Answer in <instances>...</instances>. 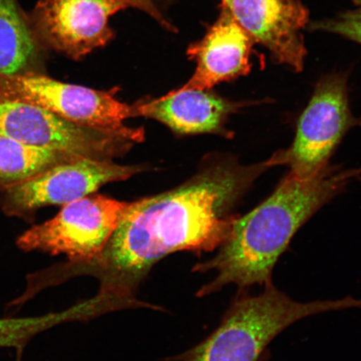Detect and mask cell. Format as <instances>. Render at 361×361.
Returning a JSON list of instances; mask_svg holds the SVG:
<instances>
[{"label":"cell","mask_w":361,"mask_h":361,"mask_svg":"<svg viewBox=\"0 0 361 361\" xmlns=\"http://www.w3.org/2000/svg\"><path fill=\"white\" fill-rule=\"evenodd\" d=\"M275 165L273 157L248 166L223 162L178 188L130 202L101 258L88 267L100 272L102 288L132 295L135 284L166 255L214 251L229 235L234 204Z\"/></svg>","instance_id":"6da1fadb"},{"label":"cell","mask_w":361,"mask_h":361,"mask_svg":"<svg viewBox=\"0 0 361 361\" xmlns=\"http://www.w3.org/2000/svg\"><path fill=\"white\" fill-rule=\"evenodd\" d=\"M360 176L361 169L328 165L306 178L288 173L267 200L246 215L236 216L214 258L194 266V272L213 270L216 274L197 296L209 295L230 284L245 290L256 284L272 283L275 264L298 230Z\"/></svg>","instance_id":"7a4b0ae2"},{"label":"cell","mask_w":361,"mask_h":361,"mask_svg":"<svg viewBox=\"0 0 361 361\" xmlns=\"http://www.w3.org/2000/svg\"><path fill=\"white\" fill-rule=\"evenodd\" d=\"M252 296L239 293L214 333L175 361H259L270 342L291 324L310 316L361 308V300L345 297L337 300L301 303L279 290L272 283Z\"/></svg>","instance_id":"3957f363"},{"label":"cell","mask_w":361,"mask_h":361,"mask_svg":"<svg viewBox=\"0 0 361 361\" xmlns=\"http://www.w3.org/2000/svg\"><path fill=\"white\" fill-rule=\"evenodd\" d=\"M18 101L44 108L71 123L141 142L142 129L130 128L126 119L137 116V106L126 105L110 92L61 82L35 73L0 75V102Z\"/></svg>","instance_id":"277c9868"},{"label":"cell","mask_w":361,"mask_h":361,"mask_svg":"<svg viewBox=\"0 0 361 361\" xmlns=\"http://www.w3.org/2000/svg\"><path fill=\"white\" fill-rule=\"evenodd\" d=\"M130 202L96 195L63 205L53 219L20 234L16 245L24 252L64 255L76 265L101 258Z\"/></svg>","instance_id":"5b68a950"},{"label":"cell","mask_w":361,"mask_h":361,"mask_svg":"<svg viewBox=\"0 0 361 361\" xmlns=\"http://www.w3.org/2000/svg\"><path fill=\"white\" fill-rule=\"evenodd\" d=\"M130 7L170 28L152 0H39L34 12L36 32L48 47L80 60L114 37L109 18Z\"/></svg>","instance_id":"8992f818"},{"label":"cell","mask_w":361,"mask_h":361,"mask_svg":"<svg viewBox=\"0 0 361 361\" xmlns=\"http://www.w3.org/2000/svg\"><path fill=\"white\" fill-rule=\"evenodd\" d=\"M356 123L350 110L346 75H326L316 85L292 146L274 154L279 165H288L297 177H311L328 165L334 149Z\"/></svg>","instance_id":"52a82bcc"},{"label":"cell","mask_w":361,"mask_h":361,"mask_svg":"<svg viewBox=\"0 0 361 361\" xmlns=\"http://www.w3.org/2000/svg\"><path fill=\"white\" fill-rule=\"evenodd\" d=\"M0 137L72 158L96 159L119 155L133 144L121 135L71 123L42 107L18 101L0 102Z\"/></svg>","instance_id":"ba28073f"},{"label":"cell","mask_w":361,"mask_h":361,"mask_svg":"<svg viewBox=\"0 0 361 361\" xmlns=\"http://www.w3.org/2000/svg\"><path fill=\"white\" fill-rule=\"evenodd\" d=\"M140 169L108 159L78 157L61 162L25 182L7 187L3 202L8 216L29 218L49 205H65L96 192L106 183L128 179Z\"/></svg>","instance_id":"9c48e42d"},{"label":"cell","mask_w":361,"mask_h":361,"mask_svg":"<svg viewBox=\"0 0 361 361\" xmlns=\"http://www.w3.org/2000/svg\"><path fill=\"white\" fill-rule=\"evenodd\" d=\"M248 35L267 48L274 61L303 70V30L309 13L299 0H221Z\"/></svg>","instance_id":"30bf717a"},{"label":"cell","mask_w":361,"mask_h":361,"mask_svg":"<svg viewBox=\"0 0 361 361\" xmlns=\"http://www.w3.org/2000/svg\"><path fill=\"white\" fill-rule=\"evenodd\" d=\"M252 39L225 8L201 42L188 48L197 62L192 78L178 90H209L250 71Z\"/></svg>","instance_id":"8fae6325"},{"label":"cell","mask_w":361,"mask_h":361,"mask_svg":"<svg viewBox=\"0 0 361 361\" xmlns=\"http://www.w3.org/2000/svg\"><path fill=\"white\" fill-rule=\"evenodd\" d=\"M255 102H233L207 90H175L137 106L138 116L150 117L182 134L224 133L228 116Z\"/></svg>","instance_id":"7c38bea8"},{"label":"cell","mask_w":361,"mask_h":361,"mask_svg":"<svg viewBox=\"0 0 361 361\" xmlns=\"http://www.w3.org/2000/svg\"><path fill=\"white\" fill-rule=\"evenodd\" d=\"M37 54V39L16 0H0V75L25 73Z\"/></svg>","instance_id":"4fadbf2b"},{"label":"cell","mask_w":361,"mask_h":361,"mask_svg":"<svg viewBox=\"0 0 361 361\" xmlns=\"http://www.w3.org/2000/svg\"><path fill=\"white\" fill-rule=\"evenodd\" d=\"M71 159L74 158L51 149L0 137V180L7 187L25 182Z\"/></svg>","instance_id":"5bb4252c"},{"label":"cell","mask_w":361,"mask_h":361,"mask_svg":"<svg viewBox=\"0 0 361 361\" xmlns=\"http://www.w3.org/2000/svg\"><path fill=\"white\" fill-rule=\"evenodd\" d=\"M83 303L58 313L30 317L0 318V349L15 348L23 351L35 336L58 324L87 317Z\"/></svg>","instance_id":"9a60e30c"},{"label":"cell","mask_w":361,"mask_h":361,"mask_svg":"<svg viewBox=\"0 0 361 361\" xmlns=\"http://www.w3.org/2000/svg\"><path fill=\"white\" fill-rule=\"evenodd\" d=\"M311 28L338 34L361 44V8L342 13L333 20L315 23Z\"/></svg>","instance_id":"2e32d148"},{"label":"cell","mask_w":361,"mask_h":361,"mask_svg":"<svg viewBox=\"0 0 361 361\" xmlns=\"http://www.w3.org/2000/svg\"><path fill=\"white\" fill-rule=\"evenodd\" d=\"M17 358L16 361H21L23 351H16Z\"/></svg>","instance_id":"e0dca14e"}]
</instances>
